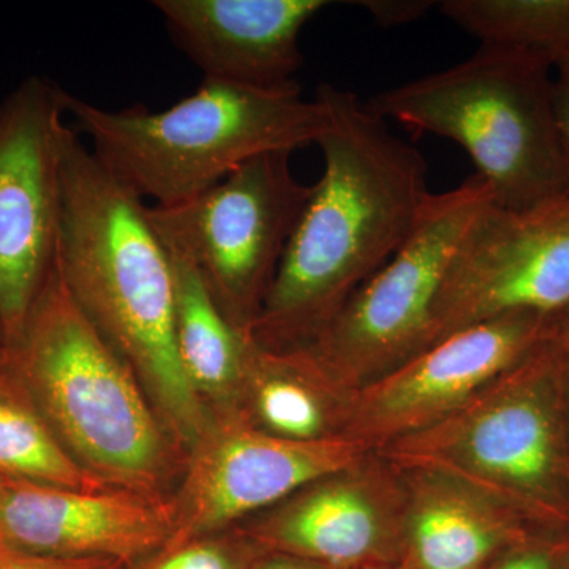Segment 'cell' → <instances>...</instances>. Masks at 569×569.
Returning a JSON list of instances; mask_svg holds the SVG:
<instances>
[{"mask_svg":"<svg viewBox=\"0 0 569 569\" xmlns=\"http://www.w3.org/2000/svg\"><path fill=\"white\" fill-rule=\"evenodd\" d=\"M553 121H556L557 140H559L561 160L567 174L569 197V84L553 81L552 88Z\"/></svg>","mask_w":569,"mask_h":569,"instance_id":"26","label":"cell"},{"mask_svg":"<svg viewBox=\"0 0 569 569\" xmlns=\"http://www.w3.org/2000/svg\"><path fill=\"white\" fill-rule=\"evenodd\" d=\"M492 193L478 176L430 193L413 231L307 348L348 391L433 346V309L460 241Z\"/></svg>","mask_w":569,"mask_h":569,"instance_id":"7","label":"cell"},{"mask_svg":"<svg viewBox=\"0 0 569 569\" xmlns=\"http://www.w3.org/2000/svg\"><path fill=\"white\" fill-rule=\"evenodd\" d=\"M380 569H407L402 563L392 565V567L380 568Z\"/></svg>","mask_w":569,"mask_h":569,"instance_id":"30","label":"cell"},{"mask_svg":"<svg viewBox=\"0 0 569 569\" xmlns=\"http://www.w3.org/2000/svg\"><path fill=\"white\" fill-rule=\"evenodd\" d=\"M7 365L71 458L104 485L164 496L183 455L130 366L54 264Z\"/></svg>","mask_w":569,"mask_h":569,"instance_id":"3","label":"cell"},{"mask_svg":"<svg viewBox=\"0 0 569 569\" xmlns=\"http://www.w3.org/2000/svg\"><path fill=\"white\" fill-rule=\"evenodd\" d=\"M260 550L241 533L234 538L203 537L164 546L132 569H249Z\"/></svg>","mask_w":569,"mask_h":569,"instance_id":"21","label":"cell"},{"mask_svg":"<svg viewBox=\"0 0 569 569\" xmlns=\"http://www.w3.org/2000/svg\"><path fill=\"white\" fill-rule=\"evenodd\" d=\"M61 86L29 77L0 103V339L20 337L51 276L61 224Z\"/></svg>","mask_w":569,"mask_h":569,"instance_id":"9","label":"cell"},{"mask_svg":"<svg viewBox=\"0 0 569 569\" xmlns=\"http://www.w3.org/2000/svg\"><path fill=\"white\" fill-rule=\"evenodd\" d=\"M569 307V198L530 211L492 203L460 241L433 309V343L508 313Z\"/></svg>","mask_w":569,"mask_h":569,"instance_id":"10","label":"cell"},{"mask_svg":"<svg viewBox=\"0 0 569 569\" xmlns=\"http://www.w3.org/2000/svg\"><path fill=\"white\" fill-rule=\"evenodd\" d=\"M249 569H329L321 565L298 559V557L282 556V553L260 552Z\"/></svg>","mask_w":569,"mask_h":569,"instance_id":"27","label":"cell"},{"mask_svg":"<svg viewBox=\"0 0 569 569\" xmlns=\"http://www.w3.org/2000/svg\"><path fill=\"white\" fill-rule=\"evenodd\" d=\"M407 516L402 471L370 451L254 516L239 533L260 552L329 569H380L402 560Z\"/></svg>","mask_w":569,"mask_h":569,"instance_id":"12","label":"cell"},{"mask_svg":"<svg viewBox=\"0 0 569 569\" xmlns=\"http://www.w3.org/2000/svg\"><path fill=\"white\" fill-rule=\"evenodd\" d=\"M3 358H6V350H3L2 339H0V362L3 361Z\"/></svg>","mask_w":569,"mask_h":569,"instance_id":"29","label":"cell"},{"mask_svg":"<svg viewBox=\"0 0 569 569\" xmlns=\"http://www.w3.org/2000/svg\"><path fill=\"white\" fill-rule=\"evenodd\" d=\"M291 156L263 153L186 203L149 206L164 247L197 266L228 320L249 335L312 193Z\"/></svg>","mask_w":569,"mask_h":569,"instance_id":"8","label":"cell"},{"mask_svg":"<svg viewBox=\"0 0 569 569\" xmlns=\"http://www.w3.org/2000/svg\"><path fill=\"white\" fill-rule=\"evenodd\" d=\"M173 500L104 486L70 489L0 475V538L41 556L137 563L173 537Z\"/></svg>","mask_w":569,"mask_h":569,"instance_id":"14","label":"cell"},{"mask_svg":"<svg viewBox=\"0 0 569 569\" xmlns=\"http://www.w3.org/2000/svg\"><path fill=\"white\" fill-rule=\"evenodd\" d=\"M323 173L250 328L258 346L307 347L413 231L427 190L425 156L356 93L321 84Z\"/></svg>","mask_w":569,"mask_h":569,"instance_id":"1","label":"cell"},{"mask_svg":"<svg viewBox=\"0 0 569 569\" xmlns=\"http://www.w3.org/2000/svg\"><path fill=\"white\" fill-rule=\"evenodd\" d=\"M126 565L104 559H61L17 548L0 538V569H122Z\"/></svg>","mask_w":569,"mask_h":569,"instance_id":"23","label":"cell"},{"mask_svg":"<svg viewBox=\"0 0 569 569\" xmlns=\"http://www.w3.org/2000/svg\"><path fill=\"white\" fill-rule=\"evenodd\" d=\"M358 6L365 7L378 24L397 26L418 20L433 3L427 0H367Z\"/></svg>","mask_w":569,"mask_h":569,"instance_id":"25","label":"cell"},{"mask_svg":"<svg viewBox=\"0 0 569 569\" xmlns=\"http://www.w3.org/2000/svg\"><path fill=\"white\" fill-rule=\"evenodd\" d=\"M549 318L508 313L470 326L351 391L346 438L380 451L443 421L526 358Z\"/></svg>","mask_w":569,"mask_h":569,"instance_id":"13","label":"cell"},{"mask_svg":"<svg viewBox=\"0 0 569 569\" xmlns=\"http://www.w3.org/2000/svg\"><path fill=\"white\" fill-rule=\"evenodd\" d=\"M376 452L458 479L537 529L569 530L567 410L542 339L443 421Z\"/></svg>","mask_w":569,"mask_h":569,"instance_id":"6","label":"cell"},{"mask_svg":"<svg viewBox=\"0 0 569 569\" xmlns=\"http://www.w3.org/2000/svg\"><path fill=\"white\" fill-rule=\"evenodd\" d=\"M168 33L204 80L257 89L298 86L299 36L326 0H156Z\"/></svg>","mask_w":569,"mask_h":569,"instance_id":"15","label":"cell"},{"mask_svg":"<svg viewBox=\"0 0 569 569\" xmlns=\"http://www.w3.org/2000/svg\"><path fill=\"white\" fill-rule=\"evenodd\" d=\"M400 471L408 516L399 563L407 569H489L512 546L542 530L458 479L437 471Z\"/></svg>","mask_w":569,"mask_h":569,"instance_id":"16","label":"cell"},{"mask_svg":"<svg viewBox=\"0 0 569 569\" xmlns=\"http://www.w3.org/2000/svg\"><path fill=\"white\" fill-rule=\"evenodd\" d=\"M367 452L348 438L284 440L257 429L234 408L211 411L203 436L187 456L167 546L211 537L261 515Z\"/></svg>","mask_w":569,"mask_h":569,"instance_id":"11","label":"cell"},{"mask_svg":"<svg viewBox=\"0 0 569 569\" xmlns=\"http://www.w3.org/2000/svg\"><path fill=\"white\" fill-rule=\"evenodd\" d=\"M556 69L559 71V78H557V80L569 84V51L561 58V61L557 63Z\"/></svg>","mask_w":569,"mask_h":569,"instance_id":"28","label":"cell"},{"mask_svg":"<svg viewBox=\"0 0 569 569\" xmlns=\"http://www.w3.org/2000/svg\"><path fill=\"white\" fill-rule=\"evenodd\" d=\"M489 569H569V530H538Z\"/></svg>","mask_w":569,"mask_h":569,"instance_id":"22","label":"cell"},{"mask_svg":"<svg viewBox=\"0 0 569 569\" xmlns=\"http://www.w3.org/2000/svg\"><path fill=\"white\" fill-rule=\"evenodd\" d=\"M550 70L526 56L479 48L467 61L366 104L385 121L455 141L477 164L493 204L530 211L569 198Z\"/></svg>","mask_w":569,"mask_h":569,"instance_id":"5","label":"cell"},{"mask_svg":"<svg viewBox=\"0 0 569 569\" xmlns=\"http://www.w3.org/2000/svg\"><path fill=\"white\" fill-rule=\"evenodd\" d=\"M438 6L481 48L526 56L552 69L569 51V0H445Z\"/></svg>","mask_w":569,"mask_h":569,"instance_id":"20","label":"cell"},{"mask_svg":"<svg viewBox=\"0 0 569 569\" xmlns=\"http://www.w3.org/2000/svg\"><path fill=\"white\" fill-rule=\"evenodd\" d=\"M0 475L70 489H100L40 413L28 389L0 362Z\"/></svg>","mask_w":569,"mask_h":569,"instance_id":"19","label":"cell"},{"mask_svg":"<svg viewBox=\"0 0 569 569\" xmlns=\"http://www.w3.org/2000/svg\"><path fill=\"white\" fill-rule=\"evenodd\" d=\"M56 264L82 313L130 366L183 455L211 410L183 373L174 339L170 252L149 206L63 127Z\"/></svg>","mask_w":569,"mask_h":569,"instance_id":"2","label":"cell"},{"mask_svg":"<svg viewBox=\"0 0 569 569\" xmlns=\"http://www.w3.org/2000/svg\"><path fill=\"white\" fill-rule=\"evenodd\" d=\"M174 339L187 380L211 411L231 410L244 383L253 339L236 328L192 261L171 252Z\"/></svg>","mask_w":569,"mask_h":569,"instance_id":"18","label":"cell"},{"mask_svg":"<svg viewBox=\"0 0 569 569\" xmlns=\"http://www.w3.org/2000/svg\"><path fill=\"white\" fill-rule=\"evenodd\" d=\"M66 114L108 170L163 208L204 193L254 157L317 144L326 126L323 104L302 99L299 86L269 91L217 80L163 111L104 110L67 92Z\"/></svg>","mask_w":569,"mask_h":569,"instance_id":"4","label":"cell"},{"mask_svg":"<svg viewBox=\"0 0 569 569\" xmlns=\"http://www.w3.org/2000/svg\"><path fill=\"white\" fill-rule=\"evenodd\" d=\"M542 343L548 348L556 365L569 429V307L549 318Z\"/></svg>","mask_w":569,"mask_h":569,"instance_id":"24","label":"cell"},{"mask_svg":"<svg viewBox=\"0 0 569 569\" xmlns=\"http://www.w3.org/2000/svg\"><path fill=\"white\" fill-rule=\"evenodd\" d=\"M350 396L309 348L272 350L253 340L234 410L269 436L332 440L346 438Z\"/></svg>","mask_w":569,"mask_h":569,"instance_id":"17","label":"cell"}]
</instances>
